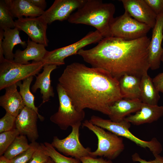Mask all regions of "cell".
Listing matches in <instances>:
<instances>
[{
    "instance_id": "1",
    "label": "cell",
    "mask_w": 163,
    "mask_h": 163,
    "mask_svg": "<svg viewBox=\"0 0 163 163\" xmlns=\"http://www.w3.org/2000/svg\"><path fill=\"white\" fill-rule=\"evenodd\" d=\"M58 81L79 111L88 108L108 116L110 107L123 98L119 80L101 68L73 62L66 66Z\"/></svg>"
},
{
    "instance_id": "2",
    "label": "cell",
    "mask_w": 163,
    "mask_h": 163,
    "mask_svg": "<svg viewBox=\"0 0 163 163\" xmlns=\"http://www.w3.org/2000/svg\"><path fill=\"white\" fill-rule=\"evenodd\" d=\"M147 36L133 40L112 37L103 38L95 47L77 54L92 67L104 69L119 80L129 75L141 78L150 68Z\"/></svg>"
},
{
    "instance_id": "3",
    "label": "cell",
    "mask_w": 163,
    "mask_h": 163,
    "mask_svg": "<svg viewBox=\"0 0 163 163\" xmlns=\"http://www.w3.org/2000/svg\"><path fill=\"white\" fill-rule=\"evenodd\" d=\"M114 5L100 0H86L84 4L70 16L68 21L74 24L92 26L103 38L110 37V26L114 18Z\"/></svg>"
},
{
    "instance_id": "4",
    "label": "cell",
    "mask_w": 163,
    "mask_h": 163,
    "mask_svg": "<svg viewBox=\"0 0 163 163\" xmlns=\"http://www.w3.org/2000/svg\"><path fill=\"white\" fill-rule=\"evenodd\" d=\"M82 125L92 131L97 139V148L95 151L91 152L90 157H104L112 160L117 158L124 150L125 145L121 137L94 125L89 120H85Z\"/></svg>"
},
{
    "instance_id": "5",
    "label": "cell",
    "mask_w": 163,
    "mask_h": 163,
    "mask_svg": "<svg viewBox=\"0 0 163 163\" xmlns=\"http://www.w3.org/2000/svg\"><path fill=\"white\" fill-rule=\"evenodd\" d=\"M89 121L94 125L118 136L129 139L140 147L148 148L154 156L159 155L162 151V146L156 138H154L149 141H146L133 135L129 130L131 123L124 119L120 122H116L110 119H104L93 115L91 117Z\"/></svg>"
},
{
    "instance_id": "6",
    "label": "cell",
    "mask_w": 163,
    "mask_h": 163,
    "mask_svg": "<svg viewBox=\"0 0 163 163\" xmlns=\"http://www.w3.org/2000/svg\"><path fill=\"white\" fill-rule=\"evenodd\" d=\"M45 64L34 61L21 64L5 58L0 62V90L31 76H36Z\"/></svg>"
},
{
    "instance_id": "7",
    "label": "cell",
    "mask_w": 163,
    "mask_h": 163,
    "mask_svg": "<svg viewBox=\"0 0 163 163\" xmlns=\"http://www.w3.org/2000/svg\"><path fill=\"white\" fill-rule=\"evenodd\" d=\"M56 89L59 101L58 111L52 115L50 120L62 130H66L78 123H82L85 117L84 110L79 111L76 108L70 97L58 83Z\"/></svg>"
},
{
    "instance_id": "8",
    "label": "cell",
    "mask_w": 163,
    "mask_h": 163,
    "mask_svg": "<svg viewBox=\"0 0 163 163\" xmlns=\"http://www.w3.org/2000/svg\"><path fill=\"white\" fill-rule=\"evenodd\" d=\"M151 28L133 18L126 11L114 18L110 26V37L133 40L147 36Z\"/></svg>"
},
{
    "instance_id": "9",
    "label": "cell",
    "mask_w": 163,
    "mask_h": 163,
    "mask_svg": "<svg viewBox=\"0 0 163 163\" xmlns=\"http://www.w3.org/2000/svg\"><path fill=\"white\" fill-rule=\"evenodd\" d=\"M103 38L102 36L97 30L90 32L75 43L51 51H48L42 62L45 65H53L59 66L64 65L65 58L70 56L77 54L78 51L85 46L92 43H98Z\"/></svg>"
},
{
    "instance_id": "10",
    "label": "cell",
    "mask_w": 163,
    "mask_h": 163,
    "mask_svg": "<svg viewBox=\"0 0 163 163\" xmlns=\"http://www.w3.org/2000/svg\"><path fill=\"white\" fill-rule=\"evenodd\" d=\"M82 124L78 123L72 126L71 133L63 139L54 136L51 143L52 145L66 156L79 159L83 157L90 156L91 149L84 147L80 141L79 131Z\"/></svg>"
},
{
    "instance_id": "11",
    "label": "cell",
    "mask_w": 163,
    "mask_h": 163,
    "mask_svg": "<svg viewBox=\"0 0 163 163\" xmlns=\"http://www.w3.org/2000/svg\"><path fill=\"white\" fill-rule=\"evenodd\" d=\"M15 24L16 27L25 33L32 41L48 46V24L41 16L21 18L15 21Z\"/></svg>"
},
{
    "instance_id": "12",
    "label": "cell",
    "mask_w": 163,
    "mask_h": 163,
    "mask_svg": "<svg viewBox=\"0 0 163 163\" xmlns=\"http://www.w3.org/2000/svg\"><path fill=\"white\" fill-rule=\"evenodd\" d=\"M86 0H55L41 15L48 24L54 21L68 19L73 12L84 4Z\"/></svg>"
},
{
    "instance_id": "13",
    "label": "cell",
    "mask_w": 163,
    "mask_h": 163,
    "mask_svg": "<svg viewBox=\"0 0 163 163\" xmlns=\"http://www.w3.org/2000/svg\"><path fill=\"white\" fill-rule=\"evenodd\" d=\"M163 13L157 16L156 24L153 28L152 39L149 47L150 68L155 70L160 67L163 54Z\"/></svg>"
},
{
    "instance_id": "14",
    "label": "cell",
    "mask_w": 163,
    "mask_h": 163,
    "mask_svg": "<svg viewBox=\"0 0 163 163\" xmlns=\"http://www.w3.org/2000/svg\"><path fill=\"white\" fill-rule=\"evenodd\" d=\"M123 7L129 15L151 28L155 25L157 16L144 0H121Z\"/></svg>"
},
{
    "instance_id": "15",
    "label": "cell",
    "mask_w": 163,
    "mask_h": 163,
    "mask_svg": "<svg viewBox=\"0 0 163 163\" xmlns=\"http://www.w3.org/2000/svg\"><path fill=\"white\" fill-rule=\"evenodd\" d=\"M37 114L33 110L25 106L16 117L15 128L20 135L26 136L31 142L39 137L37 122Z\"/></svg>"
},
{
    "instance_id": "16",
    "label": "cell",
    "mask_w": 163,
    "mask_h": 163,
    "mask_svg": "<svg viewBox=\"0 0 163 163\" xmlns=\"http://www.w3.org/2000/svg\"><path fill=\"white\" fill-rule=\"evenodd\" d=\"M43 45L34 42L28 38L27 46L23 50L17 49L14 54V61L21 64H28L29 61L42 62L47 52Z\"/></svg>"
},
{
    "instance_id": "17",
    "label": "cell",
    "mask_w": 163,
    "mask_h": 163,
    "mask_svg": "<svg viewBox=\"0 0 163 163\" xmlns=\"http://www.w3.org/2000/svg\"><path fill=\"white\" fill-rule=\"evenodd\" d=\"M143 104L139 99H120L110 107V114L108 116L113 122H120L130 113H136L139 110Z\"/></svg>"
},
{
    "instance_id": "18",
    "label": "cell",
    "mask_w": 163,
    "mask_h": 163,
    "mask_svg": "<svg viewBox=\"0 0 163 163\" xmlns=\"http://www.w3.org/2000/svg\"><path fill=\"white\" fill-rule=\"evenodd\" d=\"M16 83L5 88V92L0 97V105L9 113L17 117L25 107V105L19 92L17 89Z\"/></svg>"
},
{
    "instance_id": "19",
    "label": "cell",
    "mask_w": 163,
    "mask_h": 163,
    "mask_svg": "<svg viewBox=\"0 0 163 163\" xmlns=\"http://www.w3.org/2000/svg\"><path fill=\"white\" fill-rule=\"evenodd\" d=\"M163 116V106L143 103L140 109L133 115L127 116L124 120L135 125L151 123Z\"/></svg>"
},
{
    "instance_id": "20",
    "label": "cell",
    "mask_w": 163,
    "mask_h": 163,
    "mask_svg": "<svg viewBox=\"0 0 163 163\" xmlns=\"http://www.w3.org/2000/svg\"><path fill=\"white\" fill-rule=\"evenodd\" d=\"M57 66L53 65H45L42 72L36 76V80L31 87V90L35 93L38 89H40L42 102L40 105L48 102L51 97H53L54 93L51 85L50 75L52 72L57 68Z\"/></svg>"
},
{
    "instance_id": "21",
    "label": "cell",
    "mask_w": 163,
    "mask_h": 163,
    "mask_svg": "<svg viewBox=\"0 0 163 163\" xmlns=\"http://www.w3.org/2000/svg\"><path fill=\"white\" fill-rule=\"evenodd\" d=\"M19 32L16 27L4 30L0 29V46H2L5 58L8 60L14 61L13 50L15 46L20 44L24 48L27 46V43L21 39Z\"/></svg>"
},
{
    "instance_id": "22",
    "label": "cell",
    "mask_w": 163,
    "mask_h": 163,
    "mask_svg": "<svg viewBox=\"0 0 163 163\" xmlns=\"http://www.w3.org/2000/svg\"><path fill=\"white\" fill-rule=\"evenodd\" d=\"M4 0L13 18L39 17L45 11L36 7L28 0Z\"/></svg>"
},
{
    "instance_id": "23",
    "label": "cell",
    "mask_w": 163,
    "mask_h": 163,
    "mask_svg": "<svg viewBox=\"0 0 163 163\" xmlns=\"http://www.w3.org/2000/svg\"><path fill=\"white\" fill-rule=\"evenodd\" d=\"M141 78L136 76L125 75L119 80L121 93L123 98L128 99H140Z\"/></svg>"
},
{
    "instance_id": "24",
    "label": "cell",
    "mask_w": 163,
    "mask_h": 163,
    "mask_svg": "<svg viewBox=\"0 0 163 163\" xmlns=\"http://www.w3.org/2000/svg\"><path fill=\"white\" fill-rule=\"evenodd\" d=\"M140 100L144 103L158 105L160 98L159 92L156 89L148 72L144 74L140 79Z\"/></svg>"
},
{
    "instance_id": "25",
    "label": "cell",
    "mask_w": 163,
    "mask_h": 163,
    "mask_svg": "<svg viewBox=\"0 0 163 163\" xmlns=\"http://www.w3.org/2000/svg\"><path fill=\"white\" fill-rule=\"evenodd\" d=\"M33 79V76H31L23 80L22 83L19 81L16 84L19 88V92L25 106L34 110L37 114L40 120L43 121L44 118L39 113L38 107L34 104V96L30 90V85Z\"/></svg>"
},
{
    "instance_id": "26",
    "label": "cell",
    "mask_w": 163,
    "mask_h": 163,
    "mask_svg": "<svg viewBox=\"0 0 163 163\" xmlns=\"http://www.w3.org/2000/svg\"><path fill=\"white\" fill-rule=\"evenodd\" d=\"M30 147L26 136L19 135L17 136L6 151L3 155L9 160L27 150Z\"/></svg>"
},
{
    "instance_id": "27",
    "label": "cell",
    "mask_w": 163,
    "mask_h": 163,
    "mask_svg": "<svg viewBox=\"0 0 163 163\" xmlns=\"http://www.w3.org/2000/svg\"><path fill=\"white\" fill-rule=\"evenodd\" d=\"M8 10L4 0H0V28L4 30L15 27V21Z\"/></svg>"
},
{
    "instance_id": "28",
    "label": "cell",
    "mask_w": 163,
    "mask_h": 163,
    "mask_svg": "<svg viewBox=\"0 0 163 163\" xmlns=\"http://www.w3.org/2000/svg\"><path fill=\"white\" fill-rule=\"evenodd\" d=\"M44 144L49 157L55 163H82L79 159L62 155L56 150L51 143L45 142Z\"/></svg>"
},
{
    "instance_id": "29",
    "label": "cell",
    "mask_w": 163,
    "mask_h": 163,
    "mask_svg": "<svg viewBox=\"0 0 163 163\" xmlns=\"http://www.w3.org/2000/svg\"><path fill=\"white\" fill-rule=\"evenodd\" d=\"M20 135L16 128L0 133V155H4L15 138Z\"/></svg>"
},
{
    "instance_id": "30",
    "label": "cell",
    "mask_w": 163,
    "mask_h": 163,
    "mask_svg": "<svg viewBox=\"0 0 163 163\" xmlns=\"http://www.w3.org/2000/svg\"><path fill=\"white\" fill-rule=\"evenodd\" d=\"M49 158L44 143H40L34 151L28 163H45Z\"/></svg>"
},
{
    "instance_id": "31",
    "label": "cell",
    "mask_w": 163,
    "mask_h": 163,
    "mask_svg": "<svg viewBox=\"0 0 163 163\" xmlns=\"http://www.w3.org/2000/svg\"><path fill=\"white\" fill-rule=\"evenodd\" d=\"M39 144L36 141L31 142L27 150L10 160V163H28Z\"/></svg>"
},
{
    "instance_id": "32",
    "label": "cell",
    "mask_w": 163,
    "mask_h": 163,
    "mask_svg": "<svg viewBox=\"0 0 163 163\" xmlns=\"http://www.w3.org/2000/svg\"><path fill=\"white\" fill-rule=\"evenodd\" d=\"M16 117L7 113L0 119V133L11 130L14 128Z\"/></svg>"
},
{
    "instance_id": "33",
    "label": "cell",
    "mask_w": 163,
    "mask_h": 163,
    "mask_svg": "<svg viewBox=\"0 0 163 163\" xmlns=\"http://www.w3.org/2000/svg\"><path fill=\"white\" fill-rule=\"evenodd\" d=\"M157 16L163 13V0H144Z\"/></svg>"
},
{
    "instance_id": "34",
    "label": "cell",
    "mask_w": 163,
    "mask_h": 163,
    "mask_svg": "<svg viewBox=\"0 0 163 163\" xmlns=\"http://www.w3.org/2000/svg\"><path fill=\"white\" fill-rule=\"evenodd\" d=\"M155 158L152 160L146 161L141 158L139 155L136 153L133 154L132 156V160L134 162L139 163H163V157L159 155L154 156Z\"/></svg>"
},
{
    "instance_id": "35",
    "label": "cell",
    "mask_w": 163,
    "mask_h": 163,
    "mask_svg": "<svg viewBox=\"0 0 163 163\" xmlns=\"http://www.w3.org/2000/svg\"><path fill=\"white\" fill-rule=\"evenodd\" d=\"M80 160L82 163H113L111 160L105 159L102 157L97 158L87 156L82 158Z\"/></svg>"
},
{
    "instance_id": "36",
    "label": "cell",
    "mask_w": 163,
    "mask_h": 163,
    "mask_svg": "<svg viewBox=\"0 0 163 163\" xmlns=\"http://www.w3.org/2000/svg\"><path fill=\"white\" fill-rule=\"evenodd\" d=\"M152 79L158 91L163 93V72L159 73Z\"/></svg>"
},
{
    "instance_id": "37",
    "label": "cell",
    "mask_w": 163,
    "mask_h": 163,
    "mask_svg": "<svg viewBox=\"0 0 163 163\" xmlns=\"http://www.w3.org/2000/svg\"><path fill=\"white\" fill-rule=\"evenodd\" d=\"M36 7L44 11L46 7V2L45 0H28Z\"/></svg>"
},
{
    "instance_id": "38",
    "label": "cell",
    "mask_w": 163,
    "mask_h": 163,
    "mask_svg": "<svg viewBox=\"0 0 163 163\" xmlns=\"http://www.w3.org/2000/svg\"><path fill=\"white\" fill-rule=\"evenodd\" d=\"M0 163H10V160L2 155L0 157Z\"/></svg>"
},
{
    "instance_id": "39",
    "label": "cell",
    "mask_w": 163,
    "mask_h": 163,
    "mask_svg": "<svg viewBox=\"0 0 163 163\" xmlns=\"http://www.w3.org/2000/svg\"><path fill=\"white\" fill-rule=\"evenodd\" d=\"M45 163H55L54 161L50 157L48 160Z\"/></svg>"
},
{
    "instance_id": "40",
    "label": "cell",
    "mask_w": 163,
    "mask_h": 163,
    "mask_svg": "<svg viewBox=\"0 0 163 163\" xmlns=\"http://www.w3.org/2000/svg\"><path fill=\"white\" fill-rule=\"evenodd\" d=\"M161 62H162V63L163 64V54L162 55V56H161Z\"/></svg>"
}]
</instances>
